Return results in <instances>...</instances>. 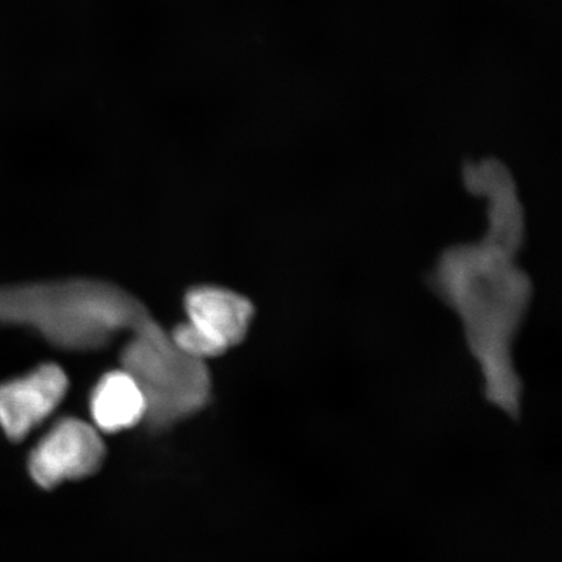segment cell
Masks as SVG:
<instances>
[{
	"mask_svg": "<svg viewBox=\"0 0 562 562\" xmlns=\"http://www.w3.org/2000/svg\"><path fill=\"white\" fill-rule=\"evenodd\" d=\"M462 181L469 193L487 200L486 234L480 241L442 251L427 285L459 315L488 402L516 418L522 382L513 362V344L532 299V281L517 263L525 243V211L515 178L496 158L467 160Z\"/></svg>",
	"mask_w": 562,
	"mask_h": 562,
	"instance_id": "6da1fadb",
	"label": "cell"
},
{
	"mask_svg": "<svg viewBox=\"0 0 562 562\" xmlns=\"http://www.w3.org/2000/svg\"><path fill=\"white\" fill-rule=\"evenodd\" d=\"M184 306L188 322L224 351L245 340L255 316V306L248 299L215 285H200L189 290Z\"/></svg>",
	"mask_w": 562,
	"mask_h": 562,
	"instance_id": "8992f818",
	"label": "cell"
},
{
	"mask_svg": "<svg viewBox=\"0 0 562 562\" xmlns=\"http://www.w3.org/2000/svg\"><path fill=\"white\" fill-rule=\"evenodd\" d=\"M131 334L122 367L144 393L145 419L151 427H170L206 406L211 376L205 361L182 353L151 318Z\"/></svg>",
	"mask_w": 562,
	"mask_h": 562,
	"instance_id": "3957f363",
	"label": "cell"
},
{
	"mask_svg": "<svg viewBox=\"0 0 562 562\" xmlns=\"http://www.w3.org/2000/svg\"><path fill=\"white\" fill-rule=\"evenodd\" d=\"M68 376L56 363L40 367L0 383V427L7 438L23 440L52 416L65 400Z\"/></svg>",
	"mask_w": 562,
	"mask_h": 562,
	"instance_id": "5b68a950",
	"label": "cell"
},
{
	"mask_svg": "<svg viewBox=\"0 0 562 562\" xmlns=\"http://www.w3.org/2000/svg\"><path fill=\"white\" fill-rule=\"evenodd\" d=\"M104 453L95 427L81 419L65 418L33 449L31 474L38 486L54 488L63 482L94 474L102 465Z\"/></svg>",
	"mask_w": 562,
	"mask_h": 562,
	"instance_id": "277c9868",
	"label": "cell"
},
{
	"mask_svg": "<svg viewBox=\"0 0 562 562\" xmlns=\"http://www.w3.org/2000/svg\"><path fill=\"white\" fill-rule=\"evenodd\" d=\"M90 413L98 430L110 434L126 430L146 417L144 393L123 369L108 372L91 392Z\"/></svg>",
	"mask_w": 562,
	"mask_h": 562,
	"instance_id": "52a82bcc",
	"label": "cell"
},
{
	"mask_svg": "<svg viewBox=\"0 0 562 562\" xmlns=\"http://www.w3.org/2000/svg\"><path fill=\"white\" fill-rule=\"evenodd\" d=\"M151 318L123 288L95 279L0 285V327L27 329L69 351L101 349Z\"/></svg>",
	"mask_w": 562,
	"mask_h": 562,
	"instance_id": "7a4b0ae2",
	"label": "cell"
}]
</instances>
